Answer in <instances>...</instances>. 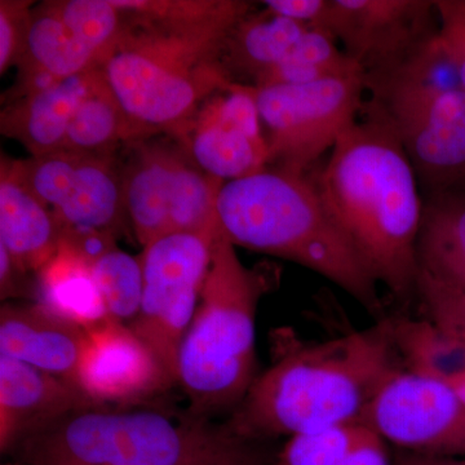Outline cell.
<instances>
[{
	"instance_id": "obj_1",
	"label": "cell",
	"mask_w": 465,
	"mask_h": 465,
	"mask_svg": "<svg viewBox=\"0 0 465 465\" xmlns=\"http://www.w3.org/2000/svg\"><path fill=\"white\" fill-rule=\"evenodd\" d=\"M307 174L376 282L397 299L414 295L424 202L414 167L381 110L366 100L326 163Z\"/></svg>"
},
{
	"instance_id": "obj_2",
	"label": "cell",
	"mask_w": 465,
	"mask_h": 465,
	"mask_svg": "<svg viewBox=\"0 0 465 465\" xmlns=\"http://www.w3.org/2000/svg\"><path fill=\"white\" fill-rule=\"evenodd\" d=\"M401 371L393 318H381L367 329L283 351L225 423L256 442L357 424Z\"/></svg>"
},
{
	"instance_id": "obj_3",
	"label": "cell",
	"mask_w": 465,
	"mask_h": 465,
	"mask_svg": "<svg viewBox=\"0 0 465 465\" xmlns=\"http://www.w3.org/2000/svg\"><path fill=\"white\" fill-rule=\"evenodd\" d=\"M252 2L225 0L207 17L139 21L127 25L101 65L124 108L134 142L174 137L217 92L232 82L223 52L232 27L252 11Z\"/></svg>"
},
{
	"instance_id": "obj_4",
	"label": "cell",
	"mask_w": 465,
	"mask_h": 465,
	"mask_svg": "<svg viewBox=\"0 0 465 465\" xmlns=\"http://www.w3.org/2000/svg\"><path fill=\"white\" fill-rule=\"evenodd\" d=\"M8 454L26 465H271L264 442L192 412L173 418L133 407L94 406L43 425Z\"/></svg>"
},
{
	"instance_id": "obj_5",
	"label": "cell",
	"mask_w": 465,
	"mask_h": 465,
	"mask_svg": "<svg viewBox=\"0 0 465 465\" xmlns=\"http://www.w3.org/2000/svg\"><path fill=\"white\" fill-rule=\"evenodd\" d=\"M216 215L220 234L235 247L304 266L370 313H381L378 282L327 213L307 173L266 166L225 182Z\"/></svg>"
},
{
	"instance_id": "obj_6",
	"label": "cell",
	"mask_w": 465,
	"mask_h": 465,
	"mask_svg": "<svg viewBox=\"0 0 465 465\" xmlns=\"http://www.w3.org/2000/svg\"><path fill=\"white\" fill-rule=\"evenodd\" d=\"M278 272L246 266L217 235L200 304L180 348L177 385L189 412L213 418L234 411L256 381V313Z\"/></svg>"
},
{
	"instance_id": "obj_7",
	"label": "cell",
	"mask_w": 465,
	"mask_h": 465,
	"mask_svg": "<svg viewBox=\"0 0 465 465\" xmlns=\"http://www.w3.org/2000/svg\"><path fill=\"white\" fill-rule=\"evenodd\" d=\"M124 150L118 167L125 211L140 244L173 232L219 231L216 202L224 182L202 171L173 137L136 140Z\"/></svg>"
},
{
	"instance_id": "obj_8",
	"label": "cell",
	"mask_w": 465,
	"mask_h": 465,
	"mask_svg": "<svg viewBox=\"0 0 465 465\" xmlns=\"http://www.w3.org/2000/svg\"><path fill=\"white\" fill-rule=\"evenodd\" d=\"M268 143V167L308 173L365 104L363 75L341 76L307 84L251 87Z\"/></svg>"
},
{
	"instance_id": "obj_9",
	"label": "cell",
	"mask_w": 465,
	"mask_h": 465,
	"mask_svg": "<svg viewBox=\"0 0 465 465\" xmlns=\"http://www.w3.org/2000/svg\"><path fill=\"white\" fill-rule=\"evenodd\" d=\"M370 101L390 122L424 194L465 180V90L379 78L365 81Z\"/></svg>"
},
{
	"instance_id": "obj_10",
	"label": "cell",
	"mask_w": 465,
	"mask_h": 465,
	"mask_svg": "<svg viewBox=\"0 0 465 465\" xmlns=\"http://www.w3.org/2000/svg\"><path fill=\"white\" fill-rule=\"evenodd\" d=\"M219 231L173 232L143 247L142 307L130 327L177 384L180 348L200 304Z\"/></svg>"
},
{
	"instance_id": "obj_11",
	"label": "cell",
	"mask_w": 465,
	"mask_h": 465,
	"mask_svg": "<svg viewBox=\"0 0 465 465\" xmlns=\"http://www.w3.org/2000/svg\"><path fill=\"white\" fill-rule=\"evenodd\" d=\"M21 185L51 211L65 234L118 235L128 222L115 159L60 150L12 162Z\"/></svg>"
},
{
	"instance_id": "obj_12",
	"label": "cell",
	"mask_w": 465,
	"mask_h": 465,
	"mask_svg": "<svg viewBox=\"0 0 465 465\" xmlns=\"http://www.w3.org/2000/svg\"><path fill=\"white\" fill-rule=\"evenodd\" d=\"M402 451L465 458V402L442 381L399 372L360 419Z\"/></svg>"
},
{
	"instance_id": "obj_13",
	"label": "cell",
	"mask_w": 465,
	"mask_h": 465,
	"mask_svg": "<svg viewBox=\"0 0 465 465\" xmlns=\"http://www.w3.org/2000/svg\"><path fill=\"white\" fill-rule=\"evenodd\" d=\"M363 79L401 65L440 32L436 0H329L322 27Z\"/></svg>"
},
{
	"instance_id": "obj_14",
	"label": "cell",
	"mask_w": 465,
	"mask_h": 465,
	"mask_svg": "<svg viewBox=\"0 0 465 465\" xmlns=\"http://www.w3.org/2000/svg\"><path fill=\"white\" fill-rule=\"evenodd\" d=\"M173 139L202 171L224 183L268 166V143L249 85L217 92Z\"/></svg>"
},
{
	"instance_id": "obj_15",
	"label": "cell",
	"mask_w": 465,
	"mask_h": 465,
	"mask_svg": "<svg viewBox=\"0 0 465 465\" xmlns=\"http://www.w3.org/2000/svg\"><path fill=\"white\" fill-rule=\"evenodd\" d=\"M87 332L76 387L92 402L133 407L173 387L154 351L130 324L108 320Z\"/></svg>"
},
{
	"instance_id": "obj_16",
	"label": "cell",
	"mask_w": 465,
	"mask_h": 465,
	"mask_svg": "<svg viewBox=\"0 0 465 465\" xmlns=\"http://www.w3.org/2000/svg\"><path fill=\"white\" fill-rule=\"evenodd\" d=\"M87 339V330L39 302H5L0 309V356L21 361L75 387Z\"/></svg>"
},
{
	"instance_id": "obj_17",
	"label": "cell",
	"mask_w": 465,
	"mask_h": 465,
	"mask_svg": "<svg viewBox=\"0 0 465 465\" xmlns=\"http://www.w3.org/2000/svg\"><path fill=\"white\" fill-rule=\"evenodd\" d=\"M100 406L72 382L0 356V450H9L43 425L67 414Z\"/></svg>"
},
{
	"instance_id": "obj_18",
	"label": "cell",
	"mask_w": 465,
	"mask_h": 465,
	"mask_svg": "<svg viewBox=\"0 0 465 465\" xmlns=\"http://www.w3.org/2000/svg\"><path fill=\"white\" fill-rule=\"evenodd\" d=\"M16 67L17 84L8 103L100 65L67 29L57 2H43L32 9L25 45Z\"/></svg>"
},
{
	"instance_id": "obj_19",
	"label": "cell",
	"mask_w": 465,
	"mask_h": 465,
	"mask_svg": "<svg viewBox=\"0 0 465 465\" xmlns=\"http://www.w3.org/2000/svg\"><path fill=\"white\" fill-rule=\"evenodd\" d=\"M97 69L8 103L0 113L2 134L20 143L32 157L64 150L70 122Z\"/></svg>"
},
{
	"instance_id": "obj_20",
	"label": "cell",
	"mask_w": 465,
	"mask_h": 465,
	"mask_svg": "<svg viewBox=\"0 0 465 465\" xmlns=\"http://www.w3.org/2000/svg\"><path fill=\"white\" fill-rule=\"evenodd\" d=\"M61 229L50 210L18 182L11 161L3 155L0 167V244L15 264L38 273L58 251Z\"/></svg>"
},
{
	"instance_id": "obj_21",
	"label": "cell",
	"mask_w": 465,
	"mask_h": 465,
	"mask_svg": "<svg viewBox=\"0 0 465 465\" xmlns=\"http://www.w3.org/2000/svg\"><path fill=\"white\" fill-rule=\"evenodd\" d=\"M423 202L416 242L418 273L465 290V192L433 193Z\"/></svg>"
},
{
	"instance_id": "obj_22",
	"label": "cell",
	"mask_w": 465,
	"mask_h": 465,
	"mask_svg": "<svg viewBox=\"0 0 465 465\" xmlns=\"http://www.w3.org/2000/svg\"><path fill=\"white\" fill-rule=\"evenodd\" d=\"M309 26L264 8L250 12L225 42L223 66L235 84L256 85L293 47Z\"/></svg>"
},
{
	"instance_id": "obj_23",
	"label": "cell",
	"mask_w": 465,
	"mask_h": 465,
	"mask_svg": "<svg viewBox=\"0 0 465 465\" xmlns=\"http://www.w3.org/2000/svg\"><path fill=\"white\" fill-rule=\"evenodd\" d=\"M35 292L42 307L85 330L110 320L90 262L63 244L36 273Z\"/></svg>"
},
{
	"instance_id": "obj_24",
	"label": "cell",
	"mask_w": 465,
	"mask_h": 465,
	"mask_svg": "<svg viewBox=\"0 0 465 465\" xmlns=\"http://www.w3.org/2000/svg\"><path fill=\"white\" fill-rule=\"evenodd\" d=\"M131 142L134 137L130 121L99 67L70 122L64 150L115 159L119 150Z\"/></svg>"
},
{
	"instance_id": "obj_25",
	"label": "cell",
	"mask_w": 465,
	"mask_h": 465,
	"mask_svg": "<svg viewBox=\"0 0 465 465\" xmlns=\"http://www.w3.org/2000/svg\"><path fill=\"white\" fill-rule=\"evenodd\" d=\"M393 332L405 371L449 385L465 374V341L428 318H393Z\"/></svg>"
},
{
	"instance_id": "obj_26",
	"label": "cell",
	"mask_w": 465,
	"mask_h": 465,
	"mask_svg": "<svg viewBox=\"0 0 465 465\" xmlns=\"http://www.w3.org/2000/svg\"><path fill=\"white\" fill-rule=\"evenodd\" d=\"M358 74L363 75L362 70L339 47L331 34L320 27H309L289 54L253 87L307 84Z\"/></svg>"
},
{
	"instance_id": "obj_27",
	"label": "cell",
	"mask_w": 465,
	"mask_h": 465,
	"mask_svg": "<svg viewBox=\"0 0 465 465\" xmlns=\"http://www.w3.org/2000/svg\"><path fill=\"white\" fill-rule=\"evenodd\" d=\"M110 320L125 323L139 314L143 277L140 256H133L118 246L104 252L91 264Z\"/></svg>"
},
{
	"instance_id": "obj_28",
	"label": "cell",
	"mask_w": 465,
	"mask_h": 465,
	"mask_svg": "<svg viewBox=\"0 0 465 465\" xmlns=\"http://www.w3.org/2000/svg\"><path fill=\"white\" fill-rule=\"evenodd\" d=\"M57 5L67 29L101 67L124 35V12L113 0H58Z\"/></svg>"
},
{
	"instance_id": "obj_29",
	"label": "cell",
	"mask_w": 465,
	"mask_h": 465,
	"mask_svg": "<svg viewBox=\"0 0 465 465\" xmlns=\"http://www.w3.org/2000/svg\"><path fill=\"white\" fill-rule=\"evenodd\" d=\"M362 424H347L316 432L296 434L274 457L271 465H341Z\"/></svg>"
},
{
	"instance_id": "obj_30",
	"label": "cell",
	"mask_w": 465,
	"mask_h": 465,
	"mask_svg": "<svg viewBox=\"0 0 465 465\" xmlns=\"http://www.w3.org/2000/svg\"><path fill=\"white\" fill-rule=\"evenodd\" d=\"M416 293L423 302L428 320L443 331L465 341V290L455 289L418 273Z\"/></svg>"
},
{
	"instance_id": "obj_31",
	"label": "cell",
	"mask_w": 465,
	"mask_h": 465,
	"mask_svg": "<svg viewBox=\"0 0 465 465\" xmlns=\"http://www.w3.org/2000/svg\"><path fill=\"white\" fill-rule=\"evenodd\" d=\"M34 2L0 0V74L17 65L25 45Z\"/></svg>"
},
{
	"instance_id": "obj_32",
	"label": "cell",
	"mask_w": 465,
	"mask_h": 465,
	"mask_svg": "<svg viewBox=\"0 0 465 465\" xmlns=\"http://www.w3.org/2000/svg\"><path fill=\"white\" fill-rule=\"evenodd\" d=\"M440 38L465 90V0H436Z\"/></svg>"
},
{
	"instance_id": "obj_33",
	"label": "cell",
	"mask_w": 465,
	"mask_h": 465,
	"mask_svg": "<svg viewBox=\"0 0 465 465\" xmlns=\"http://www.w3.org/2000/svg\"><path fill=\"white\" fill-rule=\"evenodd\" d=\"M387 440L362 424L357 437L341 465H393Z\"/></svg>"
},
{
	"instance_id": "obj_34",
	"label": "cell",
	"mask_w": 465,
	"mask_h": 465,
	"mask_svg": "<svg viewBox=\"0 0 465 465\" xmlns=\"http://www.w3.org/2000/svg\"><path fill=\"white\" fill-rule=\"evenodd\" d=\"M262 5L278 16L321 29L329 8V0H265Z\"/></svg>"
},
{
	"instance_id": "obj_35",
	"label": "cell",
	"mask_w": 465,
	"mask_h": 465,
	"mask_svg": "<svg viewBox=\"0 0 465 465\" xmlns=\"http://www.w3.org/2000/svg\"><path fill=\"white\" fill-rule=\"evenodd\" d=\"M25 272L21 271L14 259L9 255L7 249L0 244V295L2 300L17 298L21 291L25 289L23 278Z\"/></svg>"
},
{
	"instance_id": "obj_36",
	"label": "cell",
	"mask_w": 465,
	"mask_h": 465,
	"mask_svg": "<svg viewBox=\"0 0 465 465\" xmlns=\"http://www.w3.org/2000/svg\"><path fill=\"white\" fill-rule=\"evenodd\" d=\"M393 465H465V458L433 457L401 451L393 458Z\"/></svg>"
},
{
	"instance_id": "obj_37",
	"label": "cell",
	"mask_w": 465,
	"mask_h": 465,
	"mask_svg": "<svg viewBox=\"0 0 465 465\" xmlns=\"http://www.w3.org/2000/svg\"><path fill=\"white\" fill-rule=\"evenodd\" d=\"M450 387L454 388L455 391L460 396V399L464 401L465 402V374L463 376H460V378L458 379V381H455L452 382Z\"/></svg>"
},
{
	"instance_id": "obj_38",
	"label": "cell",
	"mask_w": 465,
	"mask_h": 465,
	"mask_svg": "<svg viewBox=\"0 0 465 465\" xmlns=\"http://www.w3.org/2000/svg\"><path fill=\"white\" fill-rule=\"evenodd\" d=\"M452 189H460V191L465 192V180L463 183H459L458 186H455V188Z\"/></svg>"
},
{
	"instance_id": "obj_39",
	"label": "cell",
	"mask_w": 465,
	"mask_h": 465,
	"mask_svg": "<svg viewBox=\"0 0 465 465\" xmlns=\"http://www.w3.org/2000/svg\"><path fill=\"white\" fill-rule=\"evenodd\" d=\"M5 465H26V464H21V463H17V461H15V463H9V464H5Z\"/></svg>"
}]
</instances>
